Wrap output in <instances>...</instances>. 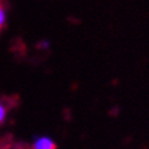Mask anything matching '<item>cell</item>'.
Wrapping results in <instances>:
<instances>
[{
  "label": "cell",
  "mask_w": 149,
  "mask_h": 149,
  "mask_svg": "<svg viewBox=\"0 0 149 149\" xmlns=\"http://www.w3.org/2000/svg\"><path fill=\"white\" fill-rule=\"evenodd\" d=\"M5 22V12L3 10V8H0V27L4 24Z\"/></svg>",
  "instance_id": "obj_3"
},
{
  "label": "cell",
  "mask_w": 149,
  "mask_h": 149,
  "mask_svg": "<svg viewBox=\"0 0 149 149\" xmlns=\"http://www.w3.org/2000/svg\"><path fill=\"white\" fill-rule=\"evenodd\" d=\"M34 149H57L54 141L51 139V138L47 136H40L36 140L34 145H33Z\"/></svg>",
  "instance_id": "obj_1"
},
{
  "label": "cell",
  "mask_w": 149,
  "mask_h": 149,
  "mask_svg": "<svg viewBox=\"0 0 149 149\" xmlns=\"http://www.w3.org/2000/svg\"><path fill=\"white\" fill-rule=\"evenodd\" d=\"M5 115H6V110H5V107H4V105H3V104H0V124H1V123L4 121Z\"/></svg>",
  "instance_id": "obj_2"
}]
</instances>
